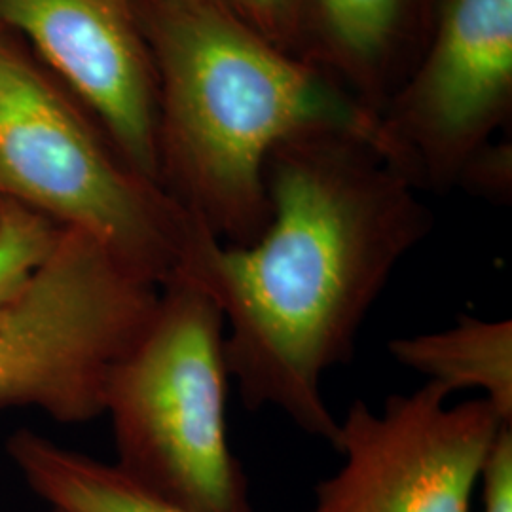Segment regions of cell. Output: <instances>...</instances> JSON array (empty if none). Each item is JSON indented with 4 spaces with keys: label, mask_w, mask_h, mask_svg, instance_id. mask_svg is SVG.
<instances>
[{
    "label": "cell",
    "mask_w": 512,
    "mask_h": 512,
    "mask_svg": "<svg viewBox=\"0 0 512 512\" xmlns=\"http://www.w3.org/2000/svg\"><path fill=\"white\" fill-rule=\"evenodd\" d=\"M416 188L361 139L302 135L266 162L270 220L258 239L203 236L188 277L224 315L228 374L247 408H277L336 448L323 378L353 359L372 306L431 232Z\"/></svg>",
    "instance_id": "cell-1"
},
{
    "label": "cell",
    "mask_w": 512,
    "mask_h": 512,
    "mask_svg": "<svg viewBox=\"0 0 512 512\" xmlns=\"http://www.w3.org/2000/svg\"><path fill=\"white\" fill-rule=\"evenodd\" d=\"M141 25L160 86V184L220 243L264 232L266 162L296 137L361 139L410 177L384 116L217 0H148Z\"/></svg>",
    "instance_id": "cell-2"
},
{
    "label": "cell",
    "mask_w": 512,
    "mask_h": 512,
    "mask_svg": "<svg viewBox=\"0 0 512 512\" xmlns=\"http://www.w3.org/2000/svg\"><path fill=\"white\" fill-rule=\"evenodd\" d=\"M0 200L99 241L156 287L188 275L203 230L109 150L54 80L0 31Z\"/></svg>",
    "instance_id": "cell-3"
},
{
    "label": "cell",
    "mask_w": 512,
    "mask_h": 512,
    "mask_svg": "<svg viewBox=\"0 0 512 512\" xmlns=\"http://www.w3.org/2000/svg\"><path fill=\"white\" fill-rule=\"evenodd\" d=\"M224 315L190 277L160 289L147 329L110 372L116 465L190 512H253L226 433Z\"/></svg>",
    "instance_id": "cell-4"
},
{
    "label": "cell",
    "mask_w": 512,
    "mask_h": 512,
    "mask_svg": "<svg viewBox=\"0 0 512 512\" xmlns=\"http://www.w3.org/2000/svg\"><path fill=\"white\" fill-rule=\"evenodd\" d=\"M158 300L160 287L88 234L63 228L0 317V410L33 406L63 423L103 416L110 372L147 329Z\"/></svg>",
    "instance_id": "cell-5"
},
{
    "label": "cell",
    "mask_w": 512,
    "mask_h": 512,
    "mask_svg": "<svg viewBox=\"0 0 512 512\" xmlns=\"http://www.w3.org/2000/svg\"><path fill=\"white\" fill-rule=\"evenodd\" d=\"M448 397L425 382L380 412L351 403L334 448L344 463L315 488L310 512H471L488 454L512 423L482 397L452 406Z\"/></svg>",
    "instance_id": "cell-6"
},
{
    "label": "cell",
    "mask_w": 512,
    "mask_h": 512,
    "mask_svg": "<svg viewBox=\"0 0 512 512\" xmlns=\"http://www.w3.org/2000/svg\"><path fill=\"white\" fill-rule=\"evenodd\" d=\"M511 93L512 0H444L429 52L384 118L414 183H459L488 148Z\"/></svg>",
    "instance_id": "cell-7"
},
{
    "label": "cell",
    "mask_w": 512,
    "mask_h": 512,
    "mask_svg": "<svg viewBox=\"0 0 512 512\" xmlns=\"http://www.w3.org/2000/svg\"><path fill=\"white\" fill-rule=\"evenodd\" d=\"M0 23L107 129L131 171L160 184L158 93L141 25V0H0Z\"/></svg>",
    "instance_id": "cell-8"
},
{
    "label": "cell",
    "mask_w": 512,
    "mask_h": 512,
    "mask_svg": "<svg viewBox=\"0 0 512 512\" xmlns=\"http://www.w3.org/2000/svg\"><path fill=\"white\" fill-rule=\"evenodd\" d=\"M391 357L450 395L475 389L512 423V321L461 315L437 332L389 342Z\"/></svg>",
    "instance_id": "cell-9"
},
{
    "label": "cell",
    "mask_w": 512,
    "mask_h": 512,
    "mask_svg": "<svg viewBox=\"0 0 512 512\" xmlns=\"http://www.w3.org/2000/svg\"><path fill=\"white\" fill-rule=\"evenodd\" d=\"M6 452L29 488L61 512H190L148 490L122 471L57 446L33 431H18Z\"/></svg>",
    "instance_id": "cell-10"
},
{
    "label": "cell",
    "mask_w": 512,
    "mask_h": 512,
    "mask_svg": "<svg viewBox=\"0 0 512 512\" xmlns=\"http://www.w3.org/2000/svg\"><path fill=\"white\" fill-rule=\"evenodd\" d=\"M412 0H308L311 19L334 61L368 80L395 52Z\"/></svg>",
    "instance_id": "cell-11"
},
{
    "label": "cell",
    "mask_w": 512,
    "mask_h": 512,
    "mask_svg": "<svg viewBox=\"0 0 512 512\" xmlns=\"http://www.w3.org/2000/svg\"><path fill=\"white\" fill-rule=\"evenodd\" d=\"M63 228L37 211L0 200V317L52 255Z\"/></svg>",
    "instance_id": "cell-12"
},
{
    "label": "cell",
    "mask_w": 512,
    "mask_h": 512,
    "mask_svg": "<svg viewBox=\"0 0 512 512\" xmlns=\"http://www.w3.org/2000/svg\"><path fill=\"white\" fill-rule=\"evenodd\" d=\"M255 27L258 33L285 48L300 27V0H217Z\"/></svg>",
    "instance_id": "cell-13"
},
{
    "label": "cell",
    "mask_w": 512,
    "mask_h": 512,
    "mask_svg": "<svg viewBox=\"0 0 512 512\" xmlns=\"http://www.w3.org/2000/svg\"><path fill=\"white\" fill-rule=\"evenodd\" d=\"M482 512H512V425H505L484 463Z\"/></svg>",
    "instance_id": "cell-14"
},
{
    "label": "cell",
    "mask_w": 512,
    "mask_h": 512,
    "mask_svg": "<svg viewBox=\"0 0 512 512\" xmlns=\"http://www.w3.org/2000/svg\"><path fill=\"white\" fill-rule=\"evenodd\" d=\"M54 512H61V511H54Z\"/></svg>",
    "instance_id": "cell-15"
}]
</instances>
